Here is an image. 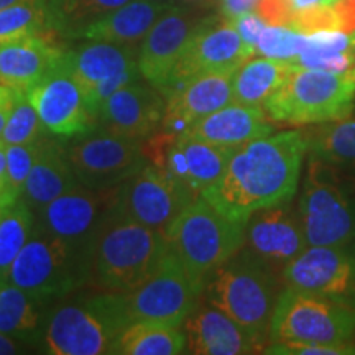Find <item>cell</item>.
<instances>
[{
	"mask_svg": "<svg viewBox=\"0 0 355 355\" xmlns=\"http://www.w3.org/2000/svg\"><path fill=\"white\" fill-rule=\"evenodd\" d=\"M306 155L308 139L300 130L248 141L235 150L222 176L201 196L229 219L245 224L257 211L295 198Z\"/></svg>",
	"mask_w": 355,
	"mask_h": 355,
	"instance_id": "obj_1",
	"label": "cell"
},
{
	"mask_svg": "<svg viewBox=\"0 0 355 355\" xmlns=\"http://www.w3.org/2000/svg\"><path fill=\"white\" fill-rule=\"evenodd\" d=\"M168 254L166 235L110 214L87 243V286L127 293L144 283Z\"/></svg>",
	"mask_w": 355,
	"mask_h": 355,
	"instance_id": "obj_2",
	"label": "cell"
},
{
	"mask_svg": "<svg viewBox=\"0 0 355 355\" xmlns=\"http://www.w3.org/2000/svg\"><path fill=\"white\" fill-rule=\"evenodd\" d=\"M279 293L277 272L242 247L206 278L202 296L266 343Z\"/></svg>",
	"mask_w": 355,
	"mask_h": 355,
	"instance_id": "obj_3",
	"label": "cell"
},
{
	"mask_svg": "<svg viewBox=\"0 0 355 355\" xmlns=\"http://www.w3.org/2000/svg\"><path fill=\"white\" fill-rule=\"evenodd\" d=\"M128 324L122 293L94 290L51 314L44 327V344L53 355L114 354Z\"/></svg>",
	"mask_w": 355,
	"mask_h": 355,
	"instance_id": "obj_4",
	"label": "cell"
},
{
	"mask_svg": "<svg viewBox=\"0 0 355 355\" xmlns=\"http://www.w3.org/2000/svg\"><path fill=\"white\" fill-rule=\"evenodd\" d=\"M243 242L245 224L229 219L201 194L166 232L168 250L202 290L206 278L237 254Z\"/></svg>",
	"mask_w": 355,
	"mask_h": 355,
	"instance_id": "obj_5",
	"label": "cell"
},
{
	"mask_svg": "<svg viewBox=\"0 0 355 355\" xmlns=\"http://www.w3.org/2000/svg\"><path fill=\"white\" fill-rule=\"evenodd\" d=\"M87 243L37 230L13 260L7 278L38 304L68 296L87 286Z\"/></svg>",
	"mask_w": 355,
	"mask_h": 355,
	"instance_id": "obj_6",
	"label": "cell"
},
{
	"mask_svg": "<svg viewBox=\"0 0 355 355\" xmlns=\"http://www.w3.org/2000/svg\"><path fill=\"white\" fill-rule=\"evenodd\" d=\"M354 104L355 69L331 73L296 64L263 109L273 122L319 125L347 117Z\"/></svg>",
	"mask_w": 355,
	"mask_h": 355,
	"instance_id": "obj_7",
	"label": "cell"
},
{
	"mask_svg": "<svg viewBox=\"0 0 355 355\" xmlns=\"http://www.w3.org/2000/svg\"><path fill=\"white\" fill-rule=\"evenodd\" d=\"M298 209L308 245H352L355 175L309 157Z\"/></svg>",
	"mask_w": 355,
	"mask_h": 355,
	"instance_id": "obj_8",
	"label": "cell"
},
{
	"mask_svg": "<svg viewBox=\"0 0 355 355\" xmlns=\"http://www.w3.org/2000/svg\"><path fill=\"white\" fill-rule=\"evenodd\" d=\"M355 337V309L285 286L270 326V343L340 344Z\"/></svg>",
	"mask_w": 355,
	"mask_h": 355,
	"instance_id": "obj_9",
	"label": "cell"
},
{
	"mask_svg": "<svg viewBox=\"0 0 355 355\" xmlns=\"http://www.w3.org/2000/svg\"><path fill=\"white\" fill-rule=\"evenodd\" d=\"M255 48L243 42L235 25L225 17H204L170 76L158 89L170 97L202 74L235 73L255 55Z\"/></svg>",
	"mask_w": 355,
	"mask_h": 355,
	"instance_id": "obj_10",
	"label": "cell"
},
{
	"mask_svg": "<svg viewBox=\"0 0 355 355\" xmlns=\"http://www.w3.org/2000/svg\"><path fill=\"white\" fill-rule=\"evenodd\" d=\"M122 295L130 324L150 321L181 326L199 304L202 288L168 250L158 268L144 283Z\"/></svg>",
	"mask_w": 355,
	"mask_h": 355,
	"instance_id": "obj_11",
	"label": "cell"
},
{
	"mask_svg": "<svg viewBox=\"0 0 355 355\" xmlns=\"http://www.w3.org/2000/svg\"><path fill=\"white\" fill-rule=\"evenodd\" d=\"M150 165L166 171L175 180L201 194L216 183L237 148L196 139L191 133L155 132L141 141Z\"/></svg>",
	"mask_w": 355,
	"mask_h": 355,
	"instance_id": "obj_12",
	"label": "cell"
},
{
	"mask_svg": "<svg viewBox=\"0 0 355 355\" xmlns=\"http://www.w3.org/2000/svg\"><path fill=\"white\" fill-rule=\"evenodd\" d=\"M199 194L153 165L119 184L114 214L165 234Z\"/></svg>",
	"mask_w": 355,
	"mask_h": 355,
	"instance_id": "obj_13",
	"label": "cell"
},
{
	"mask_svg": "<svg viewBox=\"0 0 355 355\" xmlns=\"http://www.w3.org/2000/svg\"><path fill=\"white\" fill-rule=\"evenodd\" d=\"M144 140H130L94 130L66 148L78 181L87 188H114L148 165Z\"/></svg>",
	"mask_w": 355,
	"mask_h": 355,
	"instance_id": "obj_14",
	"label": "cell"
},
{
	"mask_svg": "<svg viewBox=\"0 0 355 355\" xmlns=\"http://www.w3.org/2000/svg\"><path fill=\"white\" fill-rule=\"evenodd\" d=\"M285 286L313 293L355 309L352 245H308L282 272Z\"/></svg>",
	"mask_w": 355,
	"mask_h": 355,
	"instance_id": "obj_15",
	"label": "cell"
},
{
	"mask_svg": "<svg viewBox=\"0 0 355 355\" xmlns=\"http://www.w3.org/2000/svg\"><path fill=\"white\" fill-rule=\"evenodd\" d=\"M119 186L87 188L79 184L40 209L38 230L74 243H87L117 204Z\"/></svg>",
	"mask_w": 355,
	"mask_h": 355,
	"instance_id": "obj_16",
	"label": "cell"
},
{
	"mask_svg": "<svg viewBox=\"0 0 355 355\" xmlns=\"http://www.w3.org/2000/svg\"><path fill=\"white\" fill-rule=\"evenodd\" d=\"M26 96L53 137L69 140L96 130V117L89 110L81 89L63 69L61 61Z\"/></svg>",
	"mask_w": 355,
	"mask_h": 355,
	"instance_id": "obj_17",
	"label": "cell"
},
{
	"mask_svg": "<svg viewBox=\"0 0 355 355\" xmlns=\"http://www.w3.org/2000/svg\"><path fill=\"white\" fill-rule=\"evenodd\" d=\"M308 247L300 209L290 202L257 211L245 222L243 248L282 275L283 268Z\"/></svg>",
	"mask_w": 355,
	"mask_h": 355,
	"instance_id": "obj_18",
	"label": "cell"
},
{
	"mask_svg": "<svg viewBox=\"0 0 355 355\" xmlns=\"http://www.w3.org/2000/svg\"><path fill=\"white\" fill-rule=\"evenodd\" d=\"M165 105V97L152 84H127L102 104L96 130L122 139L145 140L162 127Z\"/></svg>",
	"mask_w": 355,
	"mask_h": 355,
	"instance_id": "obj_19",
	"label": "cell"
},
{
	"mask_svg": "<svg viewBox=\"0 0 355 355\" xmlns=\"http://www.w3.org/2000/svg\"><path fill=\"white\" fill-rule=\"evenodd\" d=\"M202 19L191 8L168 7L140 43L137 58L141 78L153 87H162Z\"/></svg>",
	"mask_w": 355,
	"mask_h": 355,
	"instance_id": "obj_20",
	"label": "cell"
},
{
	"mask_svg": "<svg viewBox=\"0 0 355 355\" xmlns=\"http://www.w3.org/2000/svg\"><path fill=\"white\" fill-rule=\"evenodd\" d=\"M188 352L196 355H243L263 352L265 340L243 329L214 306H196L184 321Z\"/></svg>",
	"mask_w": 355,
	"mask_h": 355,
	"instance_id": "obj_21",
	"label": "cell"
},
{
	"mask_svg": "<svg viewBox=\"0 0 355 355\" xmlns=\"http://www.w3.org/2000/svg\"><path fill=\"white\" fill-rule=\"evenodd\" d=\"M234 73H211L193 79L166 97L162 128L184 133L202 117L234 102Z\"/></svg>",
	"mask_w": 355,
	"mask_h": 355,
	"instance_id": "obj_22",
	"label": "cell"
},
{
	"mask_svg": "<svg viewBox=\"0 0 355 355\" xmlns=\"http://www.w3.org/2000/svg\"><path fill=\"white\" fill-rule=\"evenodd\" d=\"M58 35H35L0 44V84L28 92L60 64Z\"/></svg>",
	"mask_w": 355,
	"mask_h": 355,
	"instance_id": "obj_23",
	"label": "cell"
},
{
	"mask_svg": "<svg viewBox=\"0 0 355 355\" xmlns=\"http://www.w3.org/2000/svg\"><path fill=\"white\" fill-rule=\"evenodd\" d=\"M61 66L81 89L84 101L110 79L140 71L135 50L122 44L96 42L64 51Z\"/></svg>",
	"mask_w": 355,
	"mask_h": 355,
	"instance_id": "obj_24",
	"label": "cell"
},
{
	"mask_svg": "<svg viewBox=\"0 0 355 355\" xmlns=\"http://www.w3.org/2000/svg\"><path fill=\"white\" fill-rule=\"evenodd\" d=\"M188 133L211 144L241 148L248 141L273 133V125L261 105L230 102L198 121Z\"/></svg>",
	"mask_w": 355,
	"mask_h": 355,
	"instance_id": "obj_25",
	"label": "cell"
},
{
	"mask_svg": "<svg viewBox=\"0 0 355 355\" xmlns=\"http://www.w3.org/2000/svg\"><path fill=\"white\" fill-rule=\"evenodd\" d=\"M79 184L81 183L69 165L64 146L58 140L44 137L37 162L25 183L21 199L37 214L46 204Z\"/></svg>",
	"mask_w": 355,
	"mask_h": 355,
	"instance_id": "obj_26",
	"label": "cell"
},
{
	"mask_svg": "<svg viewBox=\"0 0 355 355\" xmlns=\"http://www.w3.org/2000/svg\"><path fill=\"white\" fill-rule=\"evenodd\" d=\"M168 7L170 3L148 2V0L128 2L89 25L79 33L78 38L135 48L137 44L144 42L146 33Z\"/></svg>",
	"mask_w": 355,
	"mask_h": 355,
	"instance_id": "obj_27",
	"label": "cell"
},
{
	"mask_svg": "<svg viewBox=\"0 0 355 355\" xmlns=\"http://www.w3.org/2000/svg\"><path fill=\"white\" fill-rule=\"evenodd\" d=\"M295 66L293 61L252 56L234 73V102L263 107L265 102L286 81Z\"/></svg>",
	"mask_w": 355,
	"mask_h": 355,
	"instance_id": "obj_28",
	"label": "cell"
},
{
	"mask_svg": "<svg viewBox=\"0 0 355 355\" xmlns=\"http://www.w3.org/2000/svg\"><path fill=\"white\" fill-rule=\"evenodd\" d=\"M188 349L186 332L180 326L139 321L128 324L119 337L114 354L121 355H176Z\"/></svg>",
	"mask_w": 355,
	"mask_h": 355,
	"instance_id": "obj_29",
	"label": "cell"
},
{
	"mask_svg": "<svg viewBox=\"0 0 355 355\" xmlns=\"http://www.w3.org/2000/svg\"><path fill=\"white\" fill-rule=\"evenodd\" d=\"M0 332L24 343H35L42 334L38 303L7 277H0Z\"/></svg>",
	"mask_w": 355,
	"mask_h": 355,
	"instance_id": "obj_30",
	"label": "cell"
},
{
	"mask_svg": "<svg viewBox=\"0 0 355 355\" xmlns=\"http://www.w3.org/2000/svg\"><path fill=\"white\" fill-rule=\"evenodd\" d=\"M308 157L318 158L337 168H355V119L349 115L337 121L319 123L306 135Z\"/></svg>",
	"mask_w": 355,
	"mask_h": 355,
	"instance_id": "obj_31",
	"label": "cell"
},
{
	"mask_svg": "<svg viewBox=\"0 0 355 355\" xmlns=\"http://www.w3.org/2000/svg\"><path fill=\"white\" fill-rule=\"evenodd\" d=\"M128 2L130 0H48L51 26L63 37L78 38L89 25Z\"/></svg>",
	"mask_w": 355,
	"mask_h": 355,
	"instance_id": "obj_32",
	"label": "cell"
},
{
	"mask_svg": "<svg viewBox=\"0 0 355 355\" xmlns=\"http://www.w3.org/2000/svg\"><path fill=\"white\" fill-rule=\"evenodd\" d=\"M60 35L51 26L48 0H25L0 10V44L35 35Z\"/></svg>",
	"mask_w": 355,
	"mask_h": 355,
	"instance_id": "obj_33",
	"label": "cell"
},
{
	"mask_svg": "<svg viewBox=\"0 0 355 355\" xmlns=\"http://www.w3.org/2000/svg\"><path fill=\"white\" fill-rule=\"evenodd\" d=\"M35 212L24 199L0 211V277L8 270L25 243L35 234Z\"/></svg>",
	"mask_w": 355,
	"mask_h": 355,
	"instance_id": "obj_34",
	"label": "cell"
},
{
	"mask_svg": "<svg viewBox=\"0 0 355 355\" xmlns=\"http://www.w3.org/2000/svg\"><path fill=\"white\" fill-rule=\"evenodd\" d=\"M43 139L32 144L7 145V186L0 194V211L20 201L24 196L25 183L37 162Z\"/></svg>",
	"mask_w": 355,
	"mask_h": 355,
	"instance_id": "obj_35",
	"label": "cell"
},
{
	"mask_svg": "<svg viewBox=\"0 0 355 355\" xmlns=\"http://www.w3.org/2000/svg\"><path fill=\"white\" fill-rule=\"evenodd\" d=\"M48 130L44 128L42 119L30 102L26 92H21L17 104L13 105L10 115H8L7 125L3 128L0 140L6 141L7 145H21L32 144L43 139Z\"/></svg>",
	"mask_w": 355,
	"mask_h": 355,
	"instance_id": "obj_36",
	"label": "cell"
},
{
	"mask_svg": "<svg viewBox=\"0 0 355 355\" xmlns=\"http://www.w3.org/2000/svg\"><path fill=\"white\" fill-rule=\"evenodd\" d=\"M306 44L308 37L293 30L291 26H265L257 43V50L266 58L295 63Z\"/></svg>",
	"mask_w": 355,
	"mask_h": 355,
	"instance_id": "obj_37",
	"label": "cell"
},
{
	"mask_svg": "<svg viewBox=\"0 0 355 355\" xmlns=\"http://www.w3.org/2000/svg\"><path fill=\"white\" fill-rule=\"evenodd\" d=\"M290 26L309 37L326 30H339V17L332 3H318V6L296 8Z\"/></svg>",
	"mask_w": 355,
	"mask_h": 355,
	"instance_id": "obj_38",
	"label": "cell"
},
{
	"mask_svg": "<svg viewBox=\"0 0 355 355\" xmlns=\"http://www.w3.org/2000/svg\"><path fill=\"white\" fill-rule=\"evenodd\" d=\"M295 63L303 68L347 73V71L355 69V51H324L306 44Z\"/></svg>",
	"mask_w": 355,
	"mask_h": 355,
	"instance_id": "obj_39",
	"label": "cell"
},
{
	"mask_svg": "<svg viewBox=\"0 0 355 355\" xmlns=\"http://www.w3.org/2000/svg\"><path fill=\"white\" fill-rule=\"evenodd\" d=\"M263 354L275 355H355L352 340L340 344H311V343H270Z\"/></svg>",
	"mask_w": 355,
	"mask_h": 355,
	"instance_id": "obj_40",
	"label": "cell"
},
{
	"mask_svg": "<svg viewBox=\"0 0 355 355\" xmlns=\"http://www.w3.org/2000/svg\"><path fill=\"white\" fill-rule=\"evenodd\" d=\"M254 12L266 26H290L296 7L293 0H257Z\"/></svg>",
	"mask_w": 355,
	"mask_h": 355,
	"instance_id": "obj_41",
	"label": "cell"
},
{
	"mask_svg": "<svg viewBox=\"0 0 355 355\" xmlns=\"http://www.w3.org/2000/svg\"><path fill=\"white\" fill-rule=\"evenodd\" d=\"M230 21L235 25V28H237V32L242 37L243 42L250 44V46H254L257 50V43H259L260 35L266 26L265 21L261 20L255 12L242 13L241 17H237V19Z\"/></svg>",
	"mask_w": 355,
	"mask_h": 355,
	"instance_id": "obj_42",
	"label": "cell"
},
{
	"mask_svg": "<svg viewBox=\"0 0 355 355\" xmlns=\"http://www.w3.org/2000/svg\"><path fill=\"white\" fill-rule=\"evenodd\" d=\"M339 17V30L355 33V0H336L332 3Z\"/></svg>",
	"mask_w": 355,
	"mask_h": 355,
	"instance_id": "obj_43",
	"label": "cell"
},
{
	"mask_svg": "<svg viewBox=\"0 0 355 355\" xmlns=\"http://www.w3.org/2000/svg\"><path fill=\"white\" fill-rule=\"evenodd\" d=\"M21 92L24 91H17V89L2 86V91H0V137H2L3 128L7 125L8 115H10L13 105L17 104Z\"/></svg>",
	"mask_w": 355,
	"mask_h": 355,
	"instance_id": "obj_44",
	"label": "cell"
},
{
	"mask_svg": "<svg viewBox=\"0 0 355 355\" xmlns=\"http://www.w3.org/2000/svg\"><path fill=\"white\" fill-rule=\"evenodd\" d=\"M222 15L225 19L234 20L241 17L242 13L252 12L255 8L257 0H219Z\"/></svg>",
	"mask_w": 355,
	"mask_h": 355,
	"instance_id": "obj_45",
	"label": "cell"
},
{
	"mask_svg": "<svg viewBox=\"0 0 355 355\" xmlns=\"http://www.w3.org/2000/svg\"><path fill=\"white\" fill-rule=\"evenodd\" d=\"M17 340H19V339H15V337L0 332V355H13V354L24 352V349H21V344L17 343Z\"/></svg>",
	"mask_w": 355,
	"mask_h": 355,
	"instance_id": "obj_46",
	"label": "cell"
},
{
	"mask_svg": "<svg viewBox=\"0 0 355 355\" xmlns=\"http://www.w3.org/2000/svg\"><path fill=\"white\" fill-rule=\"evenodd\" d=\"M7 186V144L0 140V194Z\"/></svg>",
	"mask_w": 355,
	"mask_h": 355,
	"instance_id": "obj_47",
	"label": "cell"
},
{
	"mask_svg": "<svg viewBox=\"0 0 355 355\" xmlns=\"http://www.w3.org/2000/svg\"><path fill=\"white\" fill-rule=\"evenodd\" d=\"M336 0H293L296 8H304L311 6H318V3H334Z\"/></svg>",
	"mask_w": 355,
	"mask_h": 355,
	"instance_id": "obj_48",
	"label": "cell"
},
{
	"mask_svg": "<svg viewBox=\"0 0 355 355\" xmlns=\"http://www.w3.org/2000/svg\"><path fill=\"white\" fill-rule=\"evenodd\" d=\"M20 2H25V0H0V10H3V8L10 6H15V3H20Z\"/></svg>",
	"mask_w": 355,
	"mask_h": 355,
	"instance_id": "obj_49",
	"label": "cell"
},
{
	"mask_svg": "<svg viewBox=\"0 0 355 355\" xmlns=\"http://www.w3.org/2000/svg\"><path fill=\"white\" fill-rule=\"evenodd\" d=\"M184 2L194 3V6H206V3L211 2V0H184Z\"/></svg>",
	"mask_w": 355,
	"mask_h": 355,
	"instance_id": "obj_50",
	"label": "cell"
}]
</instances>
